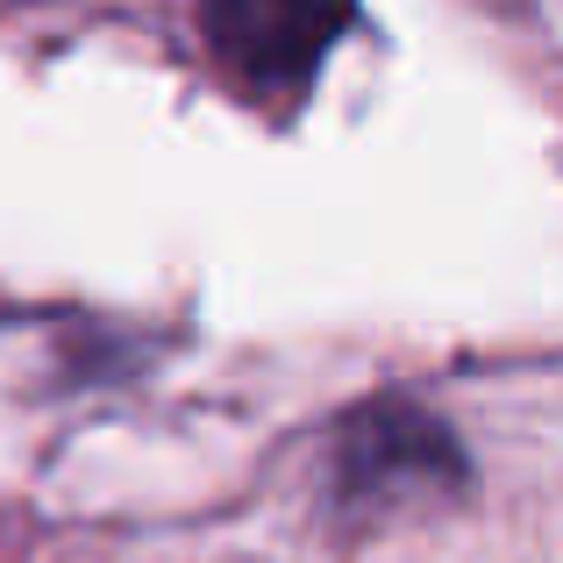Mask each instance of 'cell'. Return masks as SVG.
<instances>
[{
	"instance_id": "obj_1",
	"label": "cell",
	"mask_w": 563,
	"mask_h": 563,
	"mask_svg": "<svg viewBox=\"0 0 563 563\" xmlns=\"http://www.w3.org/2000/svg\"><path fill=\"white\" fill-rule=\"evenodd\" d=\"M335 499L357 514L393 507V499H456L471 493V456L456 428L421 399H372L343 421L329 456Z\"/></svg>"
},
{
	"instance_id": "obj_2",
	"label": "cell",
	"mask_w": 563,
	"mask_h": 563,
	"mask_svg": "<svg viewBox=\"0 0 563 563\" xmlns=\"http://www.w3.org/2000/svg\"><path fill=\"white\" fill-rule=\"evenodd\" d=\"M357 0H200L221 71L257 100H300L329 65Z\"/></svg>"
}]
</instances>
